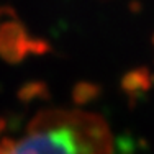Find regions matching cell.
<instances>
[{"label":"cell","mask_w":154,"mask_h":154,"mask_svg":"<svg viewBox=\"0 0 154 154\" xmlns=\"http://www.w3.org/2000/svg\"><path fill=\"white\" fill-rule=\"evenodd\" d=\"M30 43L31 39L17 20L0 25V57L7 62H20L30 51Z\"/></svg>","instance_id":"7a4b0ae2"},{"label":"cell","mask_w":154,"mask_h":154,"mask_svg":"<svg viewBox=\"0 0 154 154\" xmlns=\"http://www.w3.org/2000/svg\"><path fill=\"white\" fill-rule=\"evenodd\" d=\"M8 154H113L108 125L84 110H48L31 120Z\"/></svg>","instance_id":"6da1fadb"},{"label":"cell","mask_w":154,"mask_h":154,"mask_svg":"<svg viewBox=\"0 0 154 154\" xmlns=\"http://www.w3.org/2000/svg\"><path fill=\"white\" fill-rule=\"evenodd\" d=\"M3 128H5V123H3V120H2V118H0V131H2V130H3Z\"/></svg>","instance_id":"3957f363"}]
</instances>
